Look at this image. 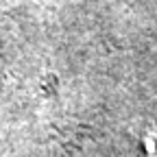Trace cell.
Instances as JSON below:
<instances>
[{
    "label": "cell",
    "instance_id": "1",
    "mask_svg": "<svg viewBox=\"0 0 157 157\" xmlns=\"http://www.w3.org/2000/svg\"><path fill=\"white\" fill-rule=\"evenodd\" d=\"M142 146L146 157H157V129H148L142 135Z\"/></svg>",
    "mask_w": 157,
    "mask_h": 157
}]
</instances>
